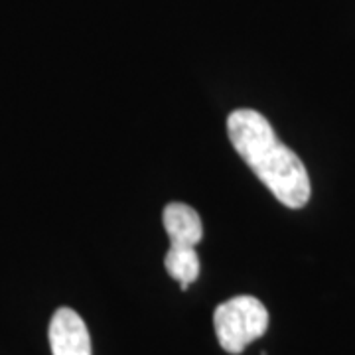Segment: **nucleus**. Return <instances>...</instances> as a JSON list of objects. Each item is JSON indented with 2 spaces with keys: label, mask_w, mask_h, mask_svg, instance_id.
<instances>
[{
  "label": "nucleus",
  "mask_w": 355,
  "mask_h": 355,
  "mask_svg": "<svg viewBox=\"0 0 355 355\" xmlns=\"http://www.w3.org/2000/svg\"><path fill=\"white\" fill-rule=\"evenodd\" d=\"M219 345L227 354H241L243 349L265 336L268 328V312L265 304L254 296H235L219 304L214 312Z\"/></svg>",
  "instance_id": "f03ea898"
},
{
  "label": "nucleus",
  "mask_w": 355,
  "mask_h": 355,
  "mask_svg": "<svg viewBox=\"0 0 355 355\" xmlns=\"http://www.w3.org/2000/svg\"><path fill=\"white\" fill-rule=\"evenodd\" d=\"M50 347L53 355H91L87 326L71 308H60L50 322Z\"/></svg>",
  "instance_id": "7ed1b4c3"
},
{
  "label": "nucleus",
  "mask_w": 355,
  "mask_h": 355,
  "mask_svg": "<svg viewBox=\"0 0 355 355\" xmlns=\"http://www.w3.org/2000/svg\"><path fill=\"white\" fill-rule=\"evenodd\" d=\"M233 148L282 205L300 209L310 202L312 186L304 162L277 137L265 114L237 109L227 116Z\"/></svg>",
  "instance_id": "f257e3e1"
},
{
  "label": "nucleus",
  "mask_w": 355,
  "mask_h": 355,
  "mask_svg": "<svg viewBox=\"0 0 355 355\" xmlns=\"http://www.w3.org/2000/svg\"><path fill=\"white\" fill-rule=\"evenodd\" d=\"M164 229L170 237V245L196 247L202 241L203 225L200 214L188 203L172 202L162 211Z\"/></svg>",
  "instance_id": "20e7f679"
},
{
  "label": "nucleus",
  "mask_w": 355,
  "mask_h": 355,
  "mask_svg": "<svg viewBox=\"0 0 355 355\" xmlns=\"http://www.w3.org/2000/svg\"><path fill=\"white\" fill-rule=\"evenodd\" d=\"M166 272L180 282L182 291H188L191 282L200 277V257L196 253V247H182L170 245L164 257Z\"/></svg>",
  "instance_id": "39448f33"
}]
</instances>
